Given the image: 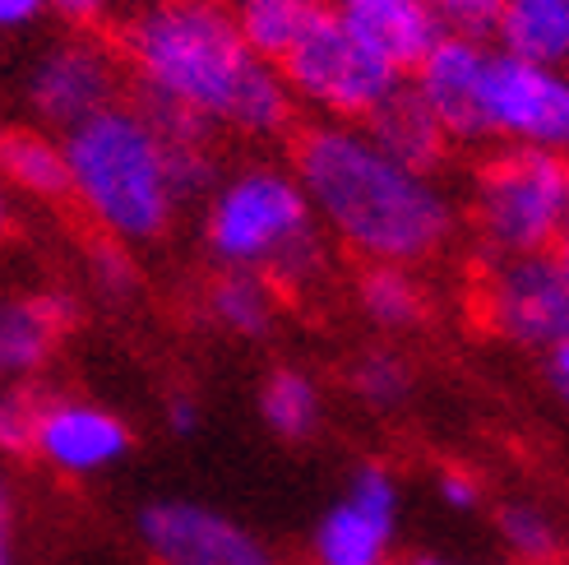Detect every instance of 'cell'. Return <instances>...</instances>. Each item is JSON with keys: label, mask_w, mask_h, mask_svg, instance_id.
<instances>
[{"label": "cell", "mask_w": 569, "mask_h": 565, "mask_svg": "<svg viewBox=\"0 0 569 565\" xmlns=\"http://www.w3.org/2000/svg\"><path fill=\"white\" fill-rule=\"evenodd\" d=\"M130 98L181 111L218 139L288 145L297 102L278 66L254 51L227 0H130L111 23Z\"/></svg>", "instance_id": "obj_1"}, {"label": "cell", "mask_w": 569, "mask_h": 565, "mask_svg": "<svg viewBox=\"0 0 569 565\" xmlns=\"http://www.w3.org/2000/svg\"><path fill=\"white\" fill-rule=\"evenodd\" d=\"M288 162L333 250L357 265L421 269L463 232L449 186L393 162L361 126L306 121L288 139Z\"/></svg>", "instance_id": "obj_2"}, {"label": "cell", "mask_w": 569, "mask_h": 565, "mask_svg": "<svg viewBox=\"0 0 569 565\" xmlns=\"http://www.w3.org/2000/svg\"><path fill=\"white\" fill-rule=\"evenodd\" d=\"M199 241L213 269H254L288 301L316 297L333 278V241L316 222L292 162L222 167L199 205Z\"/></svg>", "instance_id": "obj_3"}, {"label": "cell", "mask_w": 569, "mask_h": 565, "mask_svg": "<svg viewBox=\"0 0 569 565\" xmlns=\"http://www.w3.org/2000/svg\"><path fill=\"white\" fill-rule=\"evenodd\" d=\"M61 145L70 172L66 205L89 222L93 237L130 250L172 237L177 218L186 214L172 181V153L134 98H121L93 121L66 130Z\"/></svg>", "instance_id": "obj_4"}, {"label": "cell", "mask_w": 569, "mask_h": 565, "mask_svg": "<svg viewBox=\"0 0 569 565\" xmlns=\"http://www.w3.org/2000/svg\"><path fill=\"white\" fill-rule=\"evenodd\" d=\"M463 228L481 260L551 256L569 228V158L537 149H491L472 167Z\"/></svg>", "instance_id": "obj_5"}, {"label": "cell", "mask_w": 569, "mask_h": 565, "mask_svg": "<svg viewBox=\"0 0 569 565\" xmlns=\"http://www.w3.org/2000/svg\"><path fill=\"white\" fill-rule=\"evenodd\" d=\"M278 75L288 83L297 111H306L310 121H338V126H361L408 79L385 56L366 47L333 6L282 56Z\"/></svg>", "instance_id": "obj_6"}, {"label": "cell", "mask_w": 569, "mask_h": 565, "mask_svg": "<svg viewBox=\"0 0 569 565\" xmlns=\"http://www.w3.org/2000/svg\"><path fill=\"white\" fill-rule=\"evenodd\" d=\"M472 310L491 338L547 357L569 344V274L556 256L481 260L472 278Z\"/></svg>", "instance_id": "obj_7"}, {"label": "cell", "mask_w": 569, "mask_h": 565, "mask_svg": "<svg viewBox=\"0 0 569 565\" xmlns=\"http://www.w3.org/2000/svg\"><path fill=\"white\" fill-rule=\"evenodd\" d=\"M130 98L121 51L102 33H61L23 70V107L33 126L66 135Z\"/></svg>", "instance_id": "obj_8"}, {"label": "cell", "mask_w": 569, "mask_h": 565, "mask_svg": "<svg viewBox=\"0 0 569 565\" xmlns=\"http://www.w3.org/2000/svg\"><path fill=\"white\" fill-rule=\"evenodd\" d=\"M487 149H537L569 158V70L532 66L491 47L481 83Z\"/></svg>", "instance_id": "obj_9"}, {"label": "cell", "mask_w": 569, "mask_h": 565, "mask_svg": "<svg viewBox=\"0 0 569 565\" xmlns=\"http://www.w3.org/2000/svg\"><path fill=\"white\" fill-rule=\"evenodd\" d=\"M134 449L130 422L89 394L33 389V440L28 459H38L61 483H89L121 468Z\"/></svg>", "instance_id": "obj_10"}, {"label": "cell", "mask_w": 569, "mask_h": 565, "mask_svg": "<svg viewBox=\"0 0 569 565\" xmlns=\"http://www.w3.org/2000/svg\"><path fill=\"white\" fill-rule=\"evenodd\" d=\"M403 487L389 464L366 459L348 473L343 496L329 500L320 524L310 528L306 565H393Z\"/></svg>", "instance_id": "obj_11"}, {"label": "cell", "mask_w": 569, "mask_h": 565, "mask_svg": "<svg viewBox=\"0 0 569 565\" xmlns=\"http://www.w3.org/2000/svg\"><path fill=\"white\" fill-rule=\"evenodd\" d=\"M134 538L149 565H282V556L204 500L162 496L134 515Z\"/></svg>", "instance_id": "obj_12"}, {"label": "cell", "mask_w": 569, "mask_h": 565, "mask_svg": "<svg viewBox=\"0 0 569 565\" xmlns=\"http://www.w3.org/2000/svg\"><path fill=\"white\" fill-rule=\"evenodd\" d=\"M491 66V42L468 33H445L431 56L408 75L412 93L431 107V117L445 126L453 145H487L481 130V83Z\"/></svg>", "instance_id": "obj_13"}, {"label": "cell", "mask_w": 569, "mask_h": 565, "mask_svg": "<svg viewBox=\"0 0 569 565\" xmlns=\"http://www.w3.org/2000/svg\"><path fill=\"white\" fill-rule=\"evenodd\" d=\"M74 325L79 301L70 288L0 293V385H28L42 376Z\"/></svg>", "instance_id": "obj_14"}, {"label": "cell", "mask_w": 569, "mask_h": 565, "mask_svg": "<svg viewBox=\"0 0 569 565\" xmlns=\"http://www.w3.org/2000/svg\"><path fill=\"white\" fill-rule=\"evenodd\" d=\"M329 6L343 14L352 23V33L376 56H385L398 75H412L426 56H431V47L449 33L426 0H329Z\"/></svg>", "instance_id": "obj_15"}, {"label": "cell", "mask_w": 569, "mask_h": 565, "mask_svg": "<svg viewBox=\"0 0 569 565\" xmlns=\"http://www.w3.org/2000/svg\"><path fill=\"white\" fill-rule=\"evenodd\" d=\"M361 130L371 135L393 162L412 167V172L440 177L445 162H449V153H453V139H449L445 126L431 117V107H426V102L412 93L408 79L398 83V89L371 111V117L361 121Z\"/></svg>", "instance_id": "obj_16"}, {"label": "cell", "mask_w": 569, "mask_h": 565, "mask_svg": "<svg viewBox=\"0 0 569 565\" xmlns=\"http://www.w3.org/2000/svg\"><path fill=\"white\" fill-rule=\"evenodd\" d=\"M282 306H288V297L254 269H213L204 293H199L204 320L227 338H241V344L269 338L282 320Z\"/></svg>", "instance_id": "obj_17"}, {"label": "cell", "mask_w": 569, "mask_h": 565, "mask_svg": "<svg viewBox=\"0 0 569 565\" xmlns=\"http://www.w3.org/2000/svg\"><path fill=\"white\" fill-rule=\"evenodd\" d=\"M0 181L14 200L33 205H66L70 200V172H66V145L61 135L42 126H0Z\"/></svg>", "instance_id": "obj_18"}, {"label": "cell", "mask_w": 569, "mask_h": 565, "mask_svg": "<svg viewBox=\"0 0 569 565\" xmlns=\"http://www.w3.org/2000/svg\"><path fill=\"white\" fill-rule=\"evenodd\" d=\"M491 47L532 66L569 70V0H505Z\"/></svg>", "instance_id": "obj_19"}, {"label": "cell", "mask_w": 569, "mask_h": 565, "mask_svg": "<svg viewBox=\"0 0 569 565\" xmlns=\"http://www.w3.org/2000/svg\"><path fill=\"white\" fill-rule=\"evenodd\" d=\"M352 306L366 325L380 334H408L421 329L431 316V288L421 282V269L403 265H357L352 274Z\"/></svg>", "instance_id": "obj_20"}, {"label": "cell", "mask_w": 569, "mask_h": 565, "mask_svg": "<svg viewBox=\"0 0 569 565\" xmlns=\"http://www.w3.org/2000/svg\"><path fill=\"white\" fill-rule=\"evenodd\" d=\"M260 417L278 440H310L325 427V389L306 366H273L260 385Z\"/></svg>", "instance_id": "obj_21"}, {"label": "cell", "mask_w": 569, "mask_h": 565, "mask_svg": "<svg viewBox=\"0 0 569 565\" xmlns=\"http://www.w3.org/2000/svg\"><path fill=\"white\" fill-rule=\"evenodd\" d=\"M232 6V19L241 28V38L264 56V61H282L301 38L306 28L316 23L329 0H227Z\"/></svg>", "instance_id": "obj_22"}, {"label": "cell", "mask_w": 569, "mask_h": 565, "mask_svg": "<svg viewBox=\"0 0 569 565\" xmlns=\"http://www.w3.org/2000/svg\"><path fill=\"white\" fill-rule=\"evenodd\" d=\"M412 361L389 348V344H376V348H361L352 361H348V389L361 408L371 413H398L408 399H412Z\"/></svg>", "instance_id": "obj_23"}, {"label": "cell", "mask_w": 569, "mask_h": 565, "mask_svg": "<svg viewBox=\"0 0 569 565\" xmlns=\"http://www.w3.org/2000/svg\"><path fill=\"white\" fill-rule=\"evenodd\" d=\"M496 533L509 561L519 565H560L565 561V538L560 524L547 505L537 500H505L496 511Z\"/></svg>", "instance_id": "obj_24"}, {"label": "cell", "mask_w": 569, "mask_h": 565, "mask_svg": "<svg viewBox=\"0 0 569 565\" xmlns=\"http://www.w3.org/2000/svg\"><path fill=\"white\" fill-rule=\"evenodd\" d=\"M83 278H89V288L111 306L134 301L139 282H144V274L134 265V250L121 241H107V237H89V246H83Z\"/></svg>", "instance_id": "obj_25"}, {"label": "cell", "mask_w": 569, "mask_h": 565, "mask_svg": "<svg viewBox=\"0 0 569 565\" xmlns=\"http://www.w3.org/2000/svg\"><path fill=\"white\" fill-rule=\"evenodd\" d=\"M33 440V385H0V455L28 459Z\"/></svg>", "instance_id": "obj_26"}, {"label": "cell", "mask_w": 569, "mask_h": 565, "mask_svg": "<svg viewBox=\"0 0 569 565\" xmlns=\"http://www.w3.org/2000/svg\"><path fill=\"white\" fill-rule=\"evenodd\" d=\"M440 23L449 28V33H468V38H491V23L500 14L505 0H426Z\"/></svg>", "instance_id": "obj_27"}, {"label": "cell", "mask_w": 569, "mask_h": 565, "mask_svg": "<svg viewBox=\"0 0 569 565\" xmlns=\"http://www.w3.org/2000/svg\"><path fill=\"white\" fill-rule=\"evenodd\" d=\"M47 10L66 23V33H102L107 23H117L121 0H47Z\"/></svg>", "instance_id": "obj_28"}, {"label": "cell", "mask_w": 569, "mask_h": 565, "mask_svg": "<svg viewBox=\"0 0 569 565\" xmlns=\"http://www.w3.org/2000/svg\"><path fill=\"white\" fill-rule=\"evenodd\" d=\"M436 496H440V505L445 511H453V515H472L477 505H481V477L477 473H468V468H440L436 473Z\"/></svg>", "instance_id": "obj_29"}, {"label": "cell", "mask_w": 569, "mask_h": 565, "mask_svg": "<svg viewBox=\"0 0 569 565\" xmlns=\"http://www.w3.org/2000/svg\"><path fill=\"white\" fill-rule=\"evenodd\" d=\"M162 422H167V432H172V436H194V432H199V422H204V408H199L194 389H186V385L167 389V399H162Z\"/></svg>", "instance_id": "obj_30"}, {"label": "cell", "mask_w": 569, "mask_h": 565, "mask_svg": "<svg viewBox=\"0 0 569 565\" xmlns=\"http://www.w3.org/2000/svg\"><path fill=\"white\" fill-rule=\"evenodd\" d=\"M47 0H0V38H14V33H28L47 19Z\"/></svg>", "instance_id": "obj_31"}, {"label": "cell", "mask_w": 569, "mask_h": 565, "mask_svg": "<svg viewBox=\"0 0 569 565\" xmlns=\"http://www.w3.org/2000/svg\"><path fill=\"white\" fill-rule=\"evenodd\" d=\"M542 361H547V380H551V389L560 394V404H569V344H560V348L547 353Z\"/></svg>", "instance_id": "obj_32"}, {"label": "cell", "mask_w": 569, "mask_h": 565, "mask_svg": "<svg viewBox=\"0 0 569 565\" xmlns=\"http://www.w3.org/2000/svg\"><path fill=\"white\" fill-rule=\"evenodd\" d=\"M14 519H19V496L10 487V477H0V538H10Z\"/></svg>", "instance_id": "obj_33"}, {"label": "cell", "mask_w": 569, "mask_h": 565, "mask_svg": "<svg viewBox=\"0 0 569 565\" xmlns=\"http://www.w3.org/2000/svg\"><path fill=\"white\" fill-rule=\"evenodd\" d=\"M10 232H14V195L6 190V181H0V246L10 241Z\"/></svg>", "instance_id": "obj_34"}, {"label": "cell", "mask_w": 569, "mask_h": 565, "mask_svg": "<svg viewBox=\"0 0 569 565\" xmlns=\"http://www.w3.org/2000/svg\"><path fill=\"white\" fill-rule=\"evenodd\" d=\"M551 256H556V260H560V269L569 274V228L560 232V241H556V250H551Z\"/></svg>", "instance_id": "obj_35"}, {"label": "cell", "mask_w": 569, "mask_h": 565, "mask_svg": "<svg viewBox=\"0 0 569 565\" xmlns=\"http://www.w3.org/2000/svg\"><path fill=\"white\" fill-rule=\"evenodd\" d=\"M403 565H463V561H449V556H412Z\"/></svg>", "instance_id": "obj_36"}, {"label": "cell", "mask_w": 569, "mask_h": 565, "mask_svg": "<svg viewBox=\"0 0 569 565\" xmlns=\"http://www.w3.org/2000/svg\"><path fill=\"white\" fill-rule=\"evenodd\" d=\"M0 565H14V552H10V538H0Z\"/></svg>", "instance_id": "obj_37"}, {"label": "cell", "mask_w": 569, "mask_h": 565, "mask_svg": "<svg viewBox=\"0 0 569 565\" xmlns=\"http://www.w3.org/2000/svg\"><path fill=\"white\" fill-rule=\"evenodd\" d=\"M560 565H569V561H560Z\"/></svg>", "instance_id": "obj_38"}]
</instances>
